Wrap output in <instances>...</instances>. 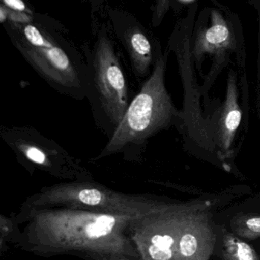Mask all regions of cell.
<instances>
[{"label": "cell", "instance_id": "obj_11", "mask_svg": "<svg viewBox=\"0 0 260 260\" xmlns=\"http://www.w3.org/2000/svg\"><path fill=\"white\" fill-rule=\"evenodd\" d=\"M242 111L238 104L236 73L228 75L225 101L218 126V146L221 152L228 157L235 135L241 124Z\"/></svg>", "mask_w": 260, "mask_h": 260}, {"label": "cell", "instance_id": "obj_8", "mask_svg": "<svg viewBox=\"0 0 260 260\" xmlns=\"http://www.w3.org/2000/svg\"><path fill=\"white\" fill-rule=\"evenodd\" d=\"M108 16L113 35L125 49L134 76L138 79H147L163 54L158 43L131 12L109 8Z\"/></svg>", "mask_w": 260, "mask_h": 260}, {"label": "cell", "instance_id": "obj_15", "mask_svg": "<svg viewBox=\"0 0 260 260\" xmlns=\"http://www.w3.org/2000/svg\"><path fill=\"white\" fill-rule=\"evenodd\" d=\"M0 1H1L0 4H3L11 10L26 12V13H35V12L26 4L24 0H0Z\"/></svg>", "mask_w": 260, "mask_h": 260}, {"label": "cell", "instance_id": "obj_10", "mask_svg": "<svg viewBox=\"0 0 260 260\" xmlns=\"http://www.w3.org/2000/svg\"><path fill=\"white\" fill-rule=\"evenodd\" d=\"M236 38L229 23L216 9L211 12L210 24L197 31L192 49V56L197 63L206 55L223 59L236 49Z\"/></svg>", "mask_w": 260, "mask_h": 260}, {"label": "cell", "instance_id": "obj_20", "mask_svg": "<svg viewBox=\"0 0 260 260\" xmlns=\"http://www.w3.org/2000/svg\"><path fill=\"white\" fill-rule=\"evenodd\" d=\"M156 2H157V0H156Z\"/></svg>", "mask_w": 260, "mask_h": 260}, {"label": "cell", "instance_id": "obj_3", "mask_svg": "<svg viewBox=\"0 0 260 260\" xmlns=\"http://www.w3.org/2000/svg\"><path fill=\"white\" fill-rule=\"evenodd\" d=\"M168 56V50L160 56L152 73L131 100L114 134L92 161L120 155L125 161L138 163L143 159L150 139L180 118V111L165 84Z\"/></svg>", "mask_w": 260, "mask_h": 260}, {"label": "cell", "instance_id": "obj_18", "mask_svg": "<svg viewBox=\"0 0 260 260\" xmlns=\"http://www.w3.org/2000/svg\"><path fill=\"white\" fill-rule=\"evenodd\" d=\"M182 1H191V0H182Z\"/></svg>", "mask_w": 260, "mask_h": 260}, {"label": "cell", "instance_id": "obj_1", "mask_svg": "<svg viewBox=\"0 0 260 260\" xmlns=\"http://www.w3.org/2000/svg\"><path fill=\"white\" fill-rule=\"evenodd\" d=\"M134 218L67 208H20L12 237L21 250L44 257L79 253L138 260L129 235Z\"/></svg>", "mask_w": 260, "mask_h": 260}, {"label": "cell", "instance_id": "obj_2", "mask_svg": "<svg viewBox=\"0 0 260 260\" xmlns=\"http://www.w3.org/2000/svg\"><path fill=\"white\" fill-rule=\"evenodd\" d=\"M3 26L24 60L52 89L74 100L85 99V53L62 24L35 12L30 22L6 21Z\"/></svg>", "mask_w": 260, "mask_h": 260}, {"label": "cell", "instance_id": "obj_7", "mask_svg": "<svg viewBox=\"0 0 260 260\" xmlns=\"http://www.w3.org/2000/svg\"><path fill=\"white\" fill-rule=\"evenodd\" d=\"M191 204L166 199L152 212L131 221L129 235L139 260H176L180 229Z\"/></svg>", "mask_w": 260, "mask_h": 260}, {"label": "cell", "instance_id": "obj_16", "mask_svg": "<svg viewBox=\"0 0 260 260\" xmlns=\"http://www.w3.org/2000/svg\"><path fill=\"white\" fill-rule=\"evenodd\" d=\"M81 1L90 6V12L92 15L94 16L96 14H99L105 10L108 0H81Z\"/></svg>", "mask_w": 260, "mask_h": 260}, {"label": "cell", "instance_id": "obj_4", "mask_svg": "<svg viewBox=\"0 0 260 260\" xmlns=\"http://www.w3.org/2000/svg\"><path fill=\"white\" fill-rule=\"evenodd\" d=\"M82 49L88 70L85 99L96 127L109 139L134 98L129 80L106 24L97 27L93 45Z\"/></svg>", "mask_w": 260, "mask_h": 260}, {"label": "cell", "instance_id": "obj_19", "mask_svg": "<svg viewBox=\"0 0 260 260\" xmlns=\"http://www.w3.org/2000/svg\"><path fill=\"white\" fill-rule=\"evenodd\" d=\"M124 260H132V259H125V258H124ZM138 260H139V259H138Z\"/></svg>", "mask_w": 260, "mask_h": 260}, {"label": "cell", "instance_id": "obj_6", "mask_svg": "<svg viewBox=\"0 0 260 260\" xmlns=\"http://www.w3.org/2000/svg\"><path fill=\"white\" fill-rule=\"evenodd\" d=\"M0 136L30 174L41 172L67 181L93 180L79 159L32 126H1Z\"/></svg>", "mask_w": 260, "mask_h": 260}, {"label": "cell", "instance_id": "obj_5", "mask_svg": "<svg viewBox=\"0 0 260 260\" xmlns=\"http://www.w3.org/2000/svg\"><path fill=\"white\" fill-rule=\"evenodd\" d=\"M166 200L149 194L119 192L93 179L44 186L27 197L21 209L67 208L137 218L152 212Z\"/></svg>", "mask_w": 260, "mask_h": 260}, {"label": "cell", "instance_id": "obj_13", "mask_svg": "<svg viewBox=\"0 0 260 260\" xmlns=\"http://www.w3.org/2000/svg\"><path fill=\"white\" fill-rule=\"evenodd\" d=\"M230 224L237 236L248 240L260 238V213L238 214L232 218Z\"/></svg>", "mask_w": 260, "mask_h": 260}, {"label": "cell", "instance_id": "obj_12", "mask_svg": "<svg viewBox=\"0 0 260 260\" xmlns=\"http://www.w3.org/2000/svg\"><path fill=\"white\" fill-rule=\"evenodd\" d=\"M222 256L224 260H260L251 246L229 232L223 236Z\"/></svg>", "mask_w": 260, "mask_h": 260}, {"label": "cell", "instance_id": "obj_14", "mask_svg": "<svg viewBox=\"0 0 260 260\" xmlns=\"http://www.w3.org/2000/svg\"><path fill=\"white\" fill-rule=\"evenodd\" d=\"M170 0H157L152 15V24L154 27L160 25L169 8Z\"/></svg>", "mask_w": 260, "mask_h": 260}, {"label": "cell", "instance_id": "obj_9", "mask_svg": "<svg viewBox=\"0 0 260 260\" xmlns=\"http://www.w3.org/2000/svg\"><path fill=\"white\" fill-rule=\"evenodd\" d=\"M212 204L207 200L192 201L177 241L176 260H209L216 244Z\"/></svg>", "mask_w": 260, "mask_h": 260}, {"label": "cell", "instance_id": "obj_17", "mask_svg": "<svg viewBox=\"0 0 260 260\" xmlns=\"http://www.w3.org/2000/svg\"><path fill=\"white\" fill-rule=\"evenodd\" d=\"M88 257L91 260H124V258L116 257V256H90Z\"/></svg>", "mask_w": 260, "mask_h": 260}]
</instances>
